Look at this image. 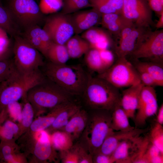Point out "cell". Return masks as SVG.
Returning <instances> with one entry per match:
<instances>
[{
	"mask_svg": "<svg viewBox=\"0 0 163 163\" xmlns=\"http://www.w3.org/2000/svg\"><path fill=\"white\" fill-rule=\"evenodd\" d=\"M41 68L46 77L72 96L82 94L89 76L79 64H58L49 61Z\"/></svg>",
	"mask_w": 163,
	"mask_h": 163,
	"instance_id": "obj_1",
	"label": "cell"
},
{
	"mask_svg": "<svg viewBox=\"0 0 163 163\" xmlns=\"http://www.w3.org/2000/svg\"><path fill=\"white\" fill-rule=\"evenodd\" d=\"M72 95L45 77L27 91L26 97L31 104L34 117L64 103L72 101Z\"/></svg>",
	"mask_w": 163,
	"mask_h": 163,
	"instance_id": "obj_2",
	"label": "cell"
},
{
	"mask_svg": "<svg viewBox=\"0 0 163 163\" xmlns=\"http://www.w3.org/2000/svg\"><path fill=\"white\" fill-rule=\"evenodd\" d=\"M82 94L86 104L93 110L111 112L120 104L121 94L119 88L97 76L89 75Z\"/></svg>",
	"mask_w": 163,
	"mask_h": 163,
	"instance_id": "obj_3",
	"label": "cell"
},
{
	"mask_svg": "<svg viewBox=\"0 0 163 163\" xmlns=\"http://www.w3.org/2000/svg\"><path fill=\"white\" fill-rule=\"evenodd\" d=\"M45 77L40 69L25 74L16 68L7 80L0 83V105L2 110L22 98L30 89Z\"/></svg>",
	"mask_w": 163,
	"mask_h": 163,
	"instance_id": "obj_4",
	"label": "cell"
},
{
	"mask_svg": "<svg viewBox=\"0 0 163 163\" xmlns=\"http://www.w3.org/2000/svg\"><path fill=\"white\" fill-rule=\"evenodd\" d=\"M86 127L80 136L79 144L92 155L99 149L112 130L111 112L102 110H93Z\"/></svg>",
	"mask_w": 163,
	"mask_h": 163,
	"instance_id": "obj_5",
	"label": "cell"
},
{
	"mask_svg": "<svg viewBox=\"0 0 163 163\" xmlns=\"http://www.w3.org/2000/svg\"><path fill=\"white\" fill-rule=\"evenodd\" d=\"M4 5L8 9L21 32L32 26H40L46 17L35 0H8Z\"/></svg>",
	"mask_w": 163,
	"mask_h": 163,
	"instance_id": "obj_6",
	"label": "cell"
},
{
	"mask_svg": "<svg viewBox=\"0 0 163 163\" xmlns=\"http://www.w3.org/2000/svg\"><path fill=\"white\" fill-rule=\"evenodd\" d=\"M13 38V61L17 69L25 74L40 69L45 64L41 53L20 35Z\"/></svg>",
	"mask_w": 163,
	"mask_h": 163,
	"instance_id": "obj_7",
	"label": "cell"
},
{
	"mask_svg": "<svg viewBox=\"0 0 163 163\" xmlns=\"http://www.w3.org/2000/svg\"><path fill=\"white\" fill-rule=\"evenodd\" d=\"M97 77L118 88L128 87L141 82L138 72L126 57L117 58L113 64Z\"/></svg>",
	"mask_w": 163,
	"mask_h": 163,
	"instance_id": "obj_8",
	"label": "cell"
},
{
	"mask_svg": "<svg viewBox=\"0 0 163 163\" xmlns=\"http://www.w3.org/2000/svg\"><path fill=\"white\" fill-rule=\"evenodd\" d=\"M134 60L144 59L163 65V30L149 29L129 55Z\"/></svg>",
	"mask_w": 163,
	"mask_h": 163,
	"instance_id": "obj_9",
	"label": "cell"
},
{
	"mask_svg": "<svg viewBox=\"0 0 163 163\" xmlns=\"http://www.w3.org/2000/svg\"><path fill=\"white\" fill-rule=\"evenodd\" d=\"M43 28L52 41L64 45L74 34L69 14L60 12L46 17Z\"/></svg>",
	"mask_w": 163,
	"mask_h": 163,
	"instance_id": "obj_10",
	"label": "cell"
},
{
	"mask_svg": "<svg viewBox=\"0 0 163 163\" xmlns=\"http://www.w3.org/2000/svg\"><path fill=\"white\" fill-rule=\"evenodd\" d=\"M121 14L137 26H155L152 11L147 0H123Z\"/></svg>",
	"mask_w": 163,
	"mask_h": 163,
	"instance_id": "obj_11",
	"label": "cell"
},
{
	"mask_svg": "<svg viewBox=\"0 0 163 163\" xmlns=\"http://www.w3.org/2000/svg\"><path fill=\"white\" fill-rule=\"evenodd\" d=\"M137 110L133 121L135 127L140 128L145 125L148 118L156 114L158 110L157 94L154 87L144 86L142 87Z\"/></svg>",
	"mask_w": 163,
	"mask_h": 163,
	"instance_id": "obj_12",
	"label": "cell"
},
{
	"mask_svg": "<svg viewBox=\"0 0 163 163\" xmlns=\"http://www.w3.org/2000/svg\"><path fill=\"white\" fill-rule=\"evenodd\" d=\"M38 133L37 140L29 159L30 162H58L59 157L51 145L49 134L45 130Z\"/></svg>",
	"mask_w": 163,
	"mask_h": 163,
	"instance_id": "obj_13",
	"label": "cell"
},
{
	"mask_svg": "<svg viewBox=\"0 0 163 163\" xmlns=\"http://www.w3.org/2000/svg\"><path fill=\"white\" fill-rule=\"evenodd\" d=\"M69 15L75 34H82L100 23L101 17L99 12L92 8Z\"/></svg>",
	"mask_w": 163,
	"mask_h": 163,
	"instance_id": "obj_14",
	"label": "cell"
},
{
	"mask_svg": "<svg viewBox=\"0 0 163 163\" xmlns=\"http://www.w3.org/2000/svg\"><path fill=\"white\" fill-rule=\"evenodd\" d=\"M149 129L148 128L142 129L135 127L134 129L129 131H114L112 130L108 133L99 149L96 152L111 155L117 146L122 141L128 139L140 136L147 132Z\"/></svg>",
	"mask_w": 163,
	"mask_h": 163,
	"instance_id": "obj_15",
	"label": "cell"
},
{
	"mask_svg": "<svg viewBox=\"0 0 163 163\" xmlns=\"http://www.w3.org/2000/svg\"><path fill=\"white\" fill-rule=\"evenodd\" d=\"M20 35L46 57L53 42L47 33L40 26H32L22 31Z\"/></svg>",
	"mask_w": 163,
	"mask_h": 163,
	"instance_id": "obj_16",
	"label": "cell"
},
{
	"mask_svg": "<svg viewBox=\"0 0 163 163\" xmlns=\"http://www.w3.org/2000/svg\"><path fill=\"white\" fill-rule=\"evenodd\" d=\"M140 139V136L121 142L111 155L114 163H132L137 152Z\"/></svg>",
	"mask_w": 163,
	"mask_h": 163,
	"instance_id": "obj_17",
	"label": "cell"
},
{
	"mask_svg": "<svg viewBox=\"0 0 163 163\" xmlns=\"http://www.w3.org/2000/svg\"><path fill=\"white\" fill-rule=\"evenodd\" d=\"M150 28L136 26L130 33L117 42L113 48L117 58L129 55L136 48L143 35Z\"/></svg>",
	"mask_w": 163,
	"mask_h": 163,
	"instance_id": "obj_18",
	"label": "cell"
},
{
	"mask_svg": "<svg viewBox=\"0 0 163 163\" xmlns=\"http://www.w3.org/2000/svg\"><path fill=\"white\" fill-rule=\"evenodd\" d=\"M144 86L141 82L128 87L121 94V105L128 117L133 120L138 107L140 94Z\"/></svg>",
	"mask_w": 163,
	"mask_h": 163,
	"instance_id": "obj_19",
	"label": "cell"
},
{
	"mask_svg": "<svg viewBox=\"0 0 163 163\" xmlns=\"http://www.w3.org/2000/svg\"><path fill=\"white\" fill-rule=\"evenodd\" d=\"M100 23L102 27L107 30L112 36H114L117 40L124 27L133 24L121 14L118 13L101 14Z\"/></svg>",
	"mask_w": 163,
	"mask_h": 163,
	"instance_id": "obj_20",
	"label": "cell"
},
{
	"mask_svg": "<svg viewBox=\"0 0 163 163\" xmlns=\"http://www.w3.org/2000/svg\"><path fill=\"white\" fill-rule=\"evenodd\" d=\"M88 116L81 108L72 117L66 125L60 130L64 131L72 137L73 141L80 137L86 125Z\"/></svg>",
	"mask_w": 163,
	"mask_h": 163,
	"instance_id": "obj_21",
	"label": "cell"
},
{
	"mask_svg": "<svg viewBox=\"0 0 163 163\" xmlns=\"http://www.w3.org/2000/svg\"><path fill=\"white\" fill-rule=\"evenodd\" d=\"M67 102L53 108L46 116L40 117L33 121L25 133L29 134L34 135L48 128L53 123L58 114Z\"/></svg>",
	"mask_w": 163,
	"mask_h": 163,
	"instance_id": "obj_22",
	"label": "cell"
},
{
	"mask_svg": "<svg viewBox=\"0 0 163 163\" xmlns=\"http://www.w3.org/2000/svg\"><path fill=\"white\" fill-rule=\"evenodd\" d=\"M81 108L80 106L72 101L67 102L53 123L45 130L50 134L55 131L60 130L66 125L74 115Z\"/></svg>",
	"mask_w": 163,
	"mask_h": 163,
	"instance_id": "obj_23",
	"label": "cell"
},
{
	"mask_svg": "<svg viewBox=\"0 0 163 163\" xmlns=\"http://www.w3.org/2000/svg\"><path fill=\"white\" fill-rule=\"evenodd\" d=\"M70 58H79L90 49L89 43L79 34L72 36L65 44Z\"/></svg>",
	"mask_w": 163,
	"mask_h": 163,
	"instance_id": "obj_24",
	"label": "cell"
},
{
	"mask_svg": "<svg viewBox=\"0 0 163 163\" xmlns=\"http://www.w3.org/2000/svg\"><path fill=\"white\" fill-rule=\"evenodd\" d=\"M128 116L121 104L117 105L111 112V127L116 131H129L135 127L130 124Z\"/></svg>",
	"mask_w": 163,
	"mask_h": 163,
	"instance_id": "obj_25",
	"label": "cell"
},
{
	"mask_svg": "<svg viewBox=\"0 0 163 163\" xmlns=\"http://www.w3.org/2000/svg\"><path fill=\"white\" fill-rule=\"evenodd\" d=\"M134 60V64H133L137 70L147 72L155 80L158 86H163V65L151 62Z\"/></svg>",
	"mask_w": 163,
	"mask_h": 163,
	"instance_id": "obj_26",
	"label": "cell"
},
{
	"mask_svg": "<svg viewBox=\"0 0 163 163\" xmlns=\"http://www.w3.org/2000/svg\"><path fill=\"white\" fill-rule=\"evenodd\" d=\"M93 8L101 14H121L123 0H89Z\"/></svg>",
	"mask_w": 163,
	"mask_h": 163,
	"instance_id": "obj_27",
	"label": "cell"
},
{
	"mask_svg": "<svg viewBox=\"0 0 163 163\" xmlns=\"http://www.w3.org/2000/svg\"><path fill=\"white\" fill-rule=\"evenodd\" d=\"M0 28L11 37L19 35L21 31L14 21L9 11L0 0Z\"/></svg>",
	"mask_w": 163,
	"mask_h": 163,
	"instance_id": "obj_28",
	"label": "cell"
},
{
	"mask_svg": "<svg viewBox=\"0 0 163 163\" xmlns=\"http://www.w3.org/2000/svg\"><path fill=\"white\" fill-rule=\"evenodd\" d=\"M89 43L90 47L97 43L105 41L115 43L108 32L103 29L95 26L85 30L81 36Z\"/></svg>",
	"mask_w": 163,
	"mask_h": 163,
	"instance_id": "obj_29",
	"label": "cell"
},
{
	"mask_svg": "<svg viewBox=\"0 0 163 163\" xmlns=\"http://www.w3.org/2000/svg\"><path fill=\"white\" fill-rule=\"evenodd\" d=\"M46 58L49 60V61L58 64H66L70 58L65 44L53 42L47 51Z\"/></svg>",
	"mask_w": 163,
	"mask_h": 163,
	"instance_id": "obj_30",
	"label": "cell"
},
{
	"mask_svg": "<svg viewBox=\"0 0 163 163\" xmlns=\"http://www.w3.org/2000/svg\"><path fill=\"white\" fill-rule=\"evenodd\" d=\"M49 135L51 145L56 150L59 152L65 151L73 145L74 141L72 138L64 131L58 130Z\"/></svg>",
	"mask_w": 163,
	"mask_h": 163,
	"instance_id": "obj_31",
	"label": "cell"
},
{
	"mask_svg": "<svg viewBox=\"0 0 163 163\" xmlns=\"http://www.w3.org/2000/svg\"><path fill=\"white\" fill-rule=\"evenodd\" d=\"M24 101L23 107L21 111V119L18 124L19 131L17 139L24 134L28 129L32 123L34 117L33 108L27 100L26 94L22 97Z\"/></svg>",
	"mask_w": 163,
	"mask_h": 163,
	"instance_id": "obj_32",
	"label": "cell"
},
{
	"mask_svg": "<svg viewBox=\"0 0 163 163\" xmlns=\"http://www.w3.org/2000/svg\"><path fill=\"white\" fill-rule=\"evenodd\" d=\"M15 140H0V157L6 161L10 163H18L15 156L19 152L20 148L15 143Z\"/></svg>",
	"mask_w": 163,
	"mask_h": 163,
	"instance_id": "obj_33",
	"label": "cell"
},
{
	"mask_svg": "<svg viewBox=\"0 0 163 163\" xmlns=\"http://www.w3.org/2000/svg\"><path fill=\"white\" fill-rule=\"evenodd\" d=\"M86 65L91 71L100 73L105 70L101 60L99 50L90 48L85 54Z\"/></svg>",
	"mask_w": 163,
	"mask_h": 163,
	"instance_id": "obj_34",
	"label": "cell"
},
{
	"mask_svg": "<svg viewBox=\"0 0 163 163\" xmlns=\"http://www.w3.org/2000/svg\"><path fill=\"white\" fill-rule=\"evenodd\" d=\"M90 7L91 8V6L89 0H62L60 12L69 14Z\"/></svg>",
	"mask_w": 163,
	"mask_h": 163,
	"instance_id": "obj_35",
	"label": "cell"
},
{
	"mask_svg": "<svg viewBox=\"0 0 163 163\" xmlns=\"http://www.w3.org/2000/svg\"><path fill=\"white\" fill-rule=\"evenodd\" d=\"M19 131L18 124L10 120L6 119L3 124L0 126V140H16Z\"/></svg>",
	"mask_w": 163,
	"mask_h": 163,
	"instance_id": "obj_36",
	"label": "cell"
},
{
	"mask_svg": "<svg viewBox=\"0 0 163 163\" xmlns=\"http://www.w3.org/2000/svg\"><path fill=\"white\" fill-rule=\"evenodd\" d=\"M147 136L149 141L156 146L163 153V127L157 122L151 126Z\"/></svg>",
	"mask_w": 163,
	"mask_h": 163,
	"instance_id": "obj_37",
	"label": "cell"
},
{
	"mask_svg": "<svg viewBox=\"0 0 163 163\" xmlns=\"http://www.w3.org/2000/svg\"><path fill=\"white\" fill-rule=\"evenodd\" d=\"M39 5L43 14H53L61 9L62 0H40Z\"/></svg>",
	"mask_w": 163,
	"mask_h": 163,
	"instance_id": "obj_38",
	"label": "cell"
},
{
	"mask_svg": "<svg viewBox=\"0 0 163 163\" xmlns=\"http://www.w3.org/2000/svg\"><path fill=\"white\" fill-rule=\"evenodd\" d=\"M15 69L13 59L0 61V83L7 80Z\"/></svg>",
	"mask_w": 163,
	"mask_h": 163,
	"instance_id": "obj_39",
	"label": "cell"
},
{
	"mask_svg": "<svg viewBox=\"0 0 163 163\" xmlns=\"http://www.w3.org/2000/svg\"><path fill=\"white\" fill-rule=\"evenodd\" d=\"M59 158L63 163H79L76 145L70 149L59 152Z\"/></svg>",
	"mask_w": 163,
	"mask_h": 163,
	"instance_id": "obj_40",
	"label": "cell"
},
{
	"mask_svg": "<svg viewBox=\"0 0 163 163\" xmlns=\"http://www.w3.org/2000/svg\"><path fill=\"white\" fill-rule=\"evenodd\" d=\"M160 154H163V153L149 141L145 149L144 157L145 163H150L152 159Z\"/></svg>",
	"mask_w": 163,
	"mask_h": 163,
	"instance_id": "obj_41",
	"label": "cell"
},
{
	"mask_svg": "<svg viewBox=\"0 0 163 163\" xmlns=\"http://www.w3.org/2000/svg\"><path fill=\"white\" fill-rule=\"evenodd\" d=\"M100 55L105 70L114 63L115 58L113 53L109 49L99 50Z\"/></svg>",
	"mask_w": 163,
	"mask_h": 163,
	"instance_id": "obj_42",
	"label": "cell"
},
{
	"mask_svg": "<svg viewBox=\"0 0 163 163\" xmlns=\"http://www.w3.org/2000/svg\"><path fill=\"white\" fill-rule=\"evenodd\" d=\"M79 163H92V155L79 143L76 144Z\"/></svg>",
	"mask_w": 163,
	"mask_h": 163,
	"instance_id": "obj_43",
	"label": "cell"
},
{
	"mask_svg": "<svg viewBox=\"0 0 163 163\" xmlns=\"http://www.w3.org/2000/svg\"><path fill=\"white\" fill-rule=\"evenodd\" d=\"M137 70L139 73L141 82L144 86L153 87L158 86L156 81L148 73L143 71Z\"/></svg>",
	"mask_w": 163,
	"mask_h": 163,
	"instance_id": "obj_44",
	"label": "cell"
},
{
	"mask_svg": "<svg viewBox=\"0 0 163 163\" xmlns=\"http://www.w3.org/2000/svg\"><path fill=\"white\" fill-rule=\"evenodd\" d=\"M93 163H113V161L111 155H108L97 152L92 155Z\"/></svg>",
	"mask_w": 163,
	"mask_h": 163,
	"instance_id": "obj_45",
	"label": "cell"
},
{
	"mask_svg": "<svg viewBox=\"0 0 163 163\" xmlns=\"http://www.w3.org/2000/svg\"><path fill=\"white\" fill-rule=\"evenodd\" d=\"M152 11L158 16L163 12V0H147Z\"/></svg>",
	"mask_w": 163,
	"mask_h": 163,
	"instance_id": "obj_46",
	"label": "cell"
},
{
	"mask_svg": "<svg viewBox=\"0 0 163 163\" xmlns=\"http://www.w3.org/2000/svg\"><path fill=\"white\" fill-rule=\"evenodd\" d=\"M156 122L160 124H163V104H162L158 110Z\"/></svg>",
	"mask_w": 163,
	"mask_h": 163,
	"instance_id": "obj_47",
	"label": "cell"
},
{
	"mask_svg": "<svg viewBox=\"0 0 163 163\" xmlns=\"http://www.w3.org/2000/svg\"><path fill=\"white\" fill-rule=\"evenodd\" d=\"M159 18L156 24L155 25V27L156 30L163 27V12L160 15Z\"/></svg>",
	"mask_w": 163,
	"mask_h": 163,
	"instance_id": "obj_48",
	"label": "cell"
},
{
	"mask_svg": "<svg viewBox=\"0 0 163 163\" xmlns=\"http://www.w3.org/2000/svg\"><path fill=\"white\" fill-rule=\"evenodd\" d=\"M163 163V154H160L152 159L150 163Z\"/></svg>",
	"mask_w": 163,
	"mask_h": 163,
	"instance_id": "obj_49",
	"label": "cell"
},
{
	"mask_svg": "<svg viewBox=\"0 0 163 163\" xmlns=\"http://www.w3.org/2000/svg\"><path fill=\"white\" fill-rule=\"evenodd\" d=\"M7 59H5L4 57L0 56V61L5 60Z\"/></svg>",
	"mask_w": 163,
	"mask_h": 163,
	"instance_id": "obj_50",
	"label": "cell"
},
{
	"mask_svg": "<svg viewBox=\"0 0 163 163\" xmlns=\"http://www.w3.org/2000/svg\"><path fill=\"white\" fill-rule=\"evenodd\" d=\"M2 110H3L0 105V114L1 113Z\"/></svg>",
	"mask_w": 163,
	"mask_h": 163,
	"instance_id": "obj_51",
	"label": "cell"
},
{
	"mask_svg": "<svg viewBox=\"0 0 163 163\" xmlns=\"http://www.w3.org/2000/svg\"><path fill=\"white\" fill-rule=\"evenodd\" d=\"M4 0V1H7V0Z\"/></svg>",
	"mask_w": 163,
	"mask_h": 163,
	"instance_id": "obj_52",
	"label": "cell"
}]
</instances>
